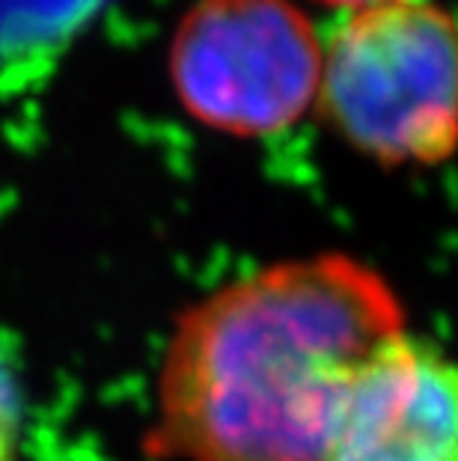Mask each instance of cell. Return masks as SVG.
Here are the masks:
<instances>
[{
  "label": "cell",
  "instance_id": "6da1fadb",
  "mask_svg": "<svg viewBox=\"0 0 458 461\" xmlns=\"http://www.w3.org/2000/svg\"><path fill=\"white\" fill-rule=\"evenodd\" d=\"M405 328L396 286L355 253L319 250L238 274L173 321L146 456L325 461L348 381Z\"/></svg>",
  "mask_w": 458,
  "mask_h": 461
},
{
  "label": "cell",
  "instance_id": "7a4b0ae2",
  "mask_svg": "<svg viewBox=\"0 0 458 461\" xmlns=\"http://www.w3.org/2000/svg\"><path fill=\"white\" fill-rule=\"evenodd\" d=\"M316 111L378 167L446 164L458 152V18L437 0L343 15L325 39Z\"/></svg>",
  "mask_w": 458,
  "mask_h": 461
},
{
  "label": "cell",
  "instance_id": "3957f363",
  "mask_svg": "<svg viewBox=\"0 0 458 461\" xmlns=\"http://www.w3.org/2000/svg\"><path fill=\"white\" fill-rule=\"evenodd\" d=\"M325 39L295 0H197L170 39L173 93L236 140L292 131L319 102Z\"/></svg>",
  "mask_w": 458,
  "mask_h": 461
},
{
  "label": "cell",
  "instance_id": "277c9868",
  "mask_svg": "<svg viewBox=\"0 0 458 461\" xmlns=\"http://www.w3.org/2000/svg\"><path fill=\"white\" fill-rule=\"evenodd\" d=\"M325 461H458V357L411 328L384 339L348 381Z\"/></svg>",
  "mask_w": 458,
  "mask_h": 461
},
{
  "label": "cell",
  "instance_id": "5b68a950",
  "mask_svg": "<svg viewBox=\"0 0 458 461\" xmlns=\"http://www.w3.org/2000/svg\"><path fill=\"white\" fill-rule=\"evenodd\" d=\"M104 6L107 0H0V66H48Z\"/></svg>",
  "mask_w": 458,
  "mask_h": 461
},
{
  "label": "cell",
  "instance_id": "8992f818",
  "mask_svg": "<svg viewBox=\"0 0 458 461\" xmlns=\"http://www.w3.org/2000/svg\"><path fill=\"white\" fill-rule=\"evenodd\" d=\"M24 396L15 372L0 357V461H22Z\"/></svg>",
  "mask_w": 458,
  "mask_h": 461
},
{
  "label": "cell",
  "instance_id": "52a82bcc",
  "mask_svg": "<svg viewBox=\"0 0 458 461\" xmlns=\"http://www.w3.org/2000/svg\"><path fill=\"white\" fill-rule=\"evenodd\" d=\"M330 9H339L343 15L352 13H364V9H375V6H387V4H399V0H319Z\"/></svg>",
  "mask_w": 458,
  "mask_h": 461
}]
</instances>
